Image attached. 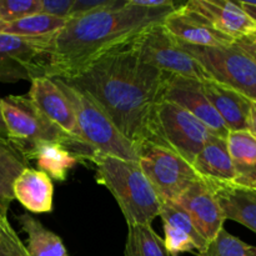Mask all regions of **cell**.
I'll return each instance as SVG.
<instances>
[{
	"label": "cell",
	"instance_id": "30bf717a",
	"mask_svg": "<svg viewBox=\"0 0 256 256\" xmlns=\"http://www.w3.org/2000/svg\"><path fill=\"white\" fill-rule=\"evenodd\" d=\"M46 38H25L0 32V82L44 76Z\"/></svg>",
	"mask_w": 256,
	"mask_h": 256
},
{
	"label": "cell",
	"instance_id": "e0dca14e",
	"mask_svg": "<svg viewBox=\"0 0 256 256\" xmlns=\"http://www.w3.org/2000/svg\"><path fill=\"white\" fill-rule=\"evenodd\" d=\"M202 85L208 100L229 132H248L252 102L214 80L202 82Z\"/></svg>",
	"mask_w": 256,
	"mask_h": 256
},
{
	"label": "cell",
	"instance_id": "f546056e",
	"mask_svg": "<svg viewBox=\"0 0 256 256\" xmlns=\"http://www.w3.org/2000/svg\"><path fill=\"white\" fill-rule=\"evenodd\" d=\"M126 4L128 0H74L69 19H75V18L104 12V10L119 9Z\"/></svg>",
	"mask_w": 256,
	"mask_h": 256
},
{
	"label": "cell",
	"instance_id": "4fadbf2b",
	"mask_svg": "<svg viewBox=\"0 0 256 256\" xmlns=\"http://www.w3.org/2000/svg\"><path fill=\"white\" fill-rule=\"evenodd\" d=\"M175 202L189 215L208 244L224 228L225 216L222 208L212 188L202 179L195 182Z\"/></svg>",
	"mask_w": 256,
	"mask_h": 256
},
{
	"label": "cell",
	"instance_id": "ba28073f",
	"mask_svg": "<svg viewBox=\"0 0 256 256\" xmlns=\"http://www.w3.org/2000/svg\"><path fill=\"white\" fill-rule=\"evenodd\" d=\"M132 46L142 62L168 74L200 82L212 80L204 68L165 30L162 22L138 35L132 42Z\"/></svg>",
	"mask_w": 256,
	"mask_h": 256
},
{
	"label": "cell",
	"instance_id": "9c48e42d",
	"mask_svg": "<svg viewBox=\"0 0 256 256\" xmlns=\"http://www.w3.org/2000/svg\"><path fill=\"white\" fill-rule=\"evenodd\" d=\"M138 152V162L162 202H175L199 180L192 164L165 148L145 142Z\"/></svg>",
	"mask_w": 256,
	"mask_h": 256
},
{
	"label": "cell",
	"instance_id": "cb8c5ba5",
	"mask_svg": "<svg viewBox=\"0 0 256 256\" xmlns=\"http://www.w3.org/2000/svg\"><path fill=\"white\" fill-rule=\"evenodd\" d=\"M66 22V19H60L52 15L38 12V14L29 15L16 22L0 25V32L25 38L49 36L62 29Z\"/></svg>",
	"mask_w": 256,
	"mask_h": 256
},
{
	"label": "cell",
	"instance_id": "ab89813d",
	"mask_svg": "<svg viewBox=\"0 0 256 256\" xmlns=\"http://www.w3.org/2000/svg\"><path fill=\"white\" fill-rule=\"evenodd\" d=\"M255 138H256V136H255Z\"/></svg>",
	"mask_w": 256,
	"mask_h": 256
},
{
	"label": "cell",
	"instance_id": "5b68a950",
	"mask_svg": "<svg viewBox=\"0 0 256 256\" xmlns=\"http://www.w3.org/2000/svg\"><path fill=\"white\" fill-rule=\"evenodd\" d=\"M212 136L214 135L186 110L160 100L150 115L145 142L165 148L192 164Z\"/></svg>",
	"mask_w": 256,
	"mask_h": 256
},
{
	"label": "cell",
	"instance_id": "4dcf8cb0",
	"mask_svg": "<svg viewBox=\"0 0 256 256\" xmlns=\"http://www.w3.org/2000/svg\"><path fill=\"white\" fill-rule=\"evenodd\" d=\"M0 239L9 256H29L26 246L18 236L16 232L9 222L6 215L2 212H0Z\"/></svg>",
	"mask_w": 256,
	"mask_h": 256
},
{
	"label": "cell",
	"instance_id": "8992f818",
	"mask_svg": "<svg viewBox=\"0 0 256 256\" xmlns=\"http://www.w3.org/2000/svg\"><path fill=\"white\" fill-rule=\"evenodd\" d=\"M70 102L82 140L95 152L129 162H139L136 146L118 130L104 110L88 95L74 89L59 78H52Z\"/></svg>",
	"mask_w": 256,
	"mask_h": 256
},
{
	"label": "cell",
	"instance_id": "44dd1931",
	"mask_svg": "<svg viewBox=\"0 0 256 256\" xmlns=\"http://www.w3.org/2000/svg\"><path fill=\"white\" fill-rule=\"evenodd\" d=\"M16 220L28 236L29 256H69L60 236L46 229L39 220L28 212L19 215Z\"/></svg>",
	"mask_w": 256,
	"mask_h": 256
},
{
	"label": "cell",
	"instance_id": "f35d334b",
	"mask_svg": "<svg viewBox=\"0 0 256 256\" xmlns=\"http://www.w3.org/2000/svg\"><path fill=\"white\" fill-rule=\"evenodd\" d=\"M255 2V4H256V2Z\"/></svg>",
	"mask_w": 256,
	"mask_h": 256
},
{
	"label": "cell",
	"instance_id": "6da1fadb",
	"mask_svg": "<svg viewBox=\"0 0 256 256\" xmlns=\"http://www.w3.org/2000/svg\"><path fill=\"white\" fill-rule=\"evenodd\" d=\"M172 75L140 59L132 42L62 79L92 98L120 132L139 149L148 139V124Z\"/></svg>",
	"mask_w": 256,
	"mask_h": 256
},
{
	"label": "cell",
	"instance_id": "3957f363",
	"mask_svg": "<svg viewBox=\"0 0 256 256\" xmlns=\"http://www.w3.org/2000/svg\"><path fill=\"white\" fill-rule=\"evenodd\" d=\"M90 162L95 165V179L116 200L128 226L152 225L160 214L162 200L142 172L138 162L119 159L95 152Z\"/></svg>",
	"mask_w": 256,
	"mask_h": 256
},
{
	"label": "cell",
	"instance_id": "484cf974",
	"mask_svg": "<svg viewBox=\"0 0 256 256\" xmlns=\"http://www.w3.org/2000/svg\"><path fill=\"white\" fill-rule=\"evenodd\" d=\"M198 256H256V246L246 244L222 228Z\"/></svg>",
	"mask_w": 256,
	"mask_h": 256
},
{
	"label": "cell",
	"instance_id": "7c38bea8",
	"mask_svg": "<svg viewBox=\"0 0 256 256\" xmlns=\"http://www.w3.org/2000/svg\"><path fill=\"white\" fill-rule=\"evenodd\" d=\"M182 8L202 18L212 29L235 42L256 34V22L240 6L230 0H190Z\"/></svg>",
	"mask_w": 256,
	"mask_h": 256
},
{
	"label": "cell",
	"instance_id": "2e32d148",
	"mask_svg": "<svg viewBox=\"0 0 256 256\" xmlns=\"http://www.w3.org/2000/svg\"><path fill=\"white\" fill-rule=\"evenodd\" d=\"M199 179L210 186H234L235 172L226 140L212 136L192 164Z\"/></svg>",
	"mask_w": 256,
	"mask_h": 256
},
{
	"label": "cell",
	"instance_id": "5bb4252c",
	"mask_svg": "<svg viewBox=\"0 0 256 256\" xmlns=\"http://www.w3.org/2000/svg\"><path fill=\"white\" fill-rule=\"evenodd\" d=\"M28 98L50 122L66 134L84 142L72 105L52 78L39 76L32 79Z\"/></svg>",
	"mask_w": 256,
	"mask_h": 256
},
{
	"label": "cell",
	"instance_id": "277c9868",
	"mask_svg": "<svg viewBox=\"0 0 256 256\" xmlns=\"http://www.w3.org/2000/svg\"><path fill=\"white\" fill-rule=\"evenodd\" d=\"M2 112L12 146L28 162L30 152L42 144H59L79 160L92 159L95 150L86 142L66 134L50 122L28 98L8 95L2 99Z\"/></svg>",
	"mask_w": 256,
	"mask_h": 256
},
{
	"label": "cell",
	"instance_id": "74e56055",
	"mask_svg": "<svg viewBox=\"0 0 256 256\" xmlns=\"http://www.w3.org/2000/svg\"><path fill=\"white\" fill-rule=\"evenodd\" d=\"M0 256H9L8 255L6 250H5V246H4V244H2V239H0Z\"/></svg>",
	"mask_w": 256,
	"mask_h": 256
},
{
	"label": "cell",
	"instance_id": "d6a6232c",
	"mask_svg": "<svg viewBox=\"0 0 256 256\" xmlns=\"http://www.w3.org/2000/svg\"><path fill=\"white\" fill-rule=\"evenodd\" d=\"M130 4L136 6L148 8V9H164V8H178L179 5L175 4L172 0H129Z\"/></svg>",
	"mask_w": 256,
	"mask_h": 256
},
{
	"label": "cell",
	"instance_id": "ac0fdd59",
	"mask_svg": "<svg viewBox=\"0 0 256 256\" xmlns=\"http://www.w3.org/2000/svg\"><path fill=\"white\" fill-rule=\"evenodd\" d=\"M12 194L28 212L44 214L52 210V182L40 170L25 168L12 184Z\"/></svg>",
	"mask_w": 256,
	"mask_h": 256
},
{
	"label": "cell",
	"instance_id": "7402d4cb",
	"mask_svg": "<svg viewBox=\"0 0 256 256\" xmlns=\"http://www.w3.org/2000/svg\"><path fill=\"white\" fill-rule=\"evenodd\" d=\"M28 160H35L40 172L58 182H64L69 170L80 162L74 154L59 144L38 145L30 152Z\"/></svg>",
	"mask_w": 256,
	"mask_h": 256
},
{
	"label": "cell",
	"instance_id": "4316f807",
	"mask_svg": "<svg viewBox=\"0 0 256 256\" xmlns=\"http://www.w3.org/2000/svg\"><path fill=\"white\" fill-rule=\"evenodd\" d=\"M159 216L162 218V222H168L174 226L179 228V229L184 230L185 232L190 235L192 242H195L198 252H202L206 248L208 242L202 239V235L198 232L196 228L192 224V219L189 215L174 202H162V208H160Z\"/></svg>",
	"mask_w": 256,
	"mask_h": 256
},
{
	"label": "cell",
	"instance_id": "7a4b0ae2",
	"mask_svg": "<svg viewBox=\"0 0 256 256\" xmlns=\"http://www.w3.org/2000/svg\"><path fill=\"white\" fill-rule=\"evenodd\" d=\"M178 8L148 9L128 0L119 9L69 19L62 29L46 38L44 76H74L99 58L129 45L148 28L164 22Z\"/></svg>",
	"mask_w": 256,
	"mask_h": 256
},
{
	"label": "cell",
	"instance_id": "836d02e7",
	"mask_svg": "<svg viewBox=\"0 0 256 256\" xmlns=\"http://www.w3.org/2000/svg\"><path fill=\"white\" fill-rule=\"evenodd\" d=\"M234 44L236 45V46H239L242 52H246V54L256 62V34L235 40Z\"/></svg>",
	"mask_w": 256,
	"mask_h": 256
},
{
	"label": "cell",
	"instance_id": "1f68e13d",
	"mask_svg": "<svg viewBox=\"0 0 256 256\" xmlns=\"http://www.w3.org/2000/svg\"><path fill=\"white\" fill-rule=\"evenodd\" d=\"M72 5L74 0H40V12L68 20Z\"/></svg>",
	"mask_w": 256,
	"mask_h": 256
},
{
	"label": "cell",
	"instance_id": "d4e9b609",
	"mask_svg": "<svg viewBox=\"0 0 256 256\" xmlns=\"http://www.w3.org/2000/svg\"><path fill=\"white\" fill-rule=\"evenodd\" d=\"M125 256H170L164 240L154 232L152 225H129Z\"/></svg>",
	"mask_w": 256,
	"mask_h": 256
},
{
	"label": "cell",
	"instance_id": "8d00e7d4",
	"mask_svg": "<svg viewBox=\"0 0 256 256\" xmlns=\"http://www.w3.org/2000/svg\"><path fill=\"white\" fill-rule=\"evenodd\" d=\"M0 139L9 142L6 125H5L4 118H2V99H0Z\"/></svg>",
	"mask_w": 256,
	"mask_h": 256
},
{
	"label": "cell",
	"instance_id": "e575fe53",
	"mask_svg": "<svg viewBox=\"0 0 256 256\" xmlns=\"http://www.w3.org/2000/svg\"><path fill=\"white\" fill-rule=\"evenodd\" d=\"M240 6L244 9V12L252 18V20L256 22V4L254 2H239Z\"/></svg>",
	"mask_w": 256,
	"mask_h": 256
},
{
	"label": "cell",
	"instance_id": "603a6c76",
	"mask_svg": "<svg viewBox=\"0 0 256 256\" xmlns=\"http://www.w3.org/2000/svg\"><path fill=\"white\" fill-rule=\"evenodd\" d=\"M28 168V162L12 146L9 142L0 139V212L8 214L14 202L12 184L20 172Z\"/></svg>",
	"mask_w": 256,
	"mask_h": 256
},
{
	"label": "cell",
	"instance_id": "9a60e30c",
	"mask_svg": "<svg viewBox=\"0 0 256 256\" xmlns=\"http://www.w3.org/2000/svg\"><path fill=\"white\" fill-rule=\"evenodd\" d=\"M162 24L176 42L188 45L212 48L234 44V40L212 29L202 18L184 9L182 4L170 12Z\"/></svg>",
	"mask_w": 256,
	"mask_h": 256
},
{
	"label": "cell",
	"instance_id": "52a82bcc",
	"mask_svg": "<svg viewBox=\"0 0 256 256\" xmlns=\"http://www.w3.org/2000/svg\"><path fill=\"white\" fill-rule=\"evenodd\" d=\"M179 44L204 68L214 82L256 102V62L239 46L235 44L212 48Z\"/></svg>",
	"mask_w": 256,
	"mask_h": 256
},
{
	"label": "cell",
	"instance_id": "d6986e66",
	"mask_svg": "<svg viewBox=\"0 0 256 256\" xmlns=\"http://www.w3.org/2000/svg\"><path fill=\"white\" fill-rule=\"evenodd\" d=\"M226 145L235 172L234 186L256 192V138L249 132H230Z\"/></svg>",
	"mask_w": 256,
	"mask_h": 256
},
{
	"label": "cell",
	"instance_id": "8fae6325",
	"mask_svg": "<svg viewBox=\"0 0 256 256\" xmlns=\"http://www.w3.org/2000/svg\"><path fill=\"white\" fill-rule=\"evenodd\" d=\"M162 100H166L186 110L214 136L228 139L229 129L208 100L200 82L172 75L162 92Z\"/></svg>",
	"mask_w": 256,
	"mask_h": 256
},
{
	"label": "cell",
	"instance_id": "f1b7e54d",
	"mask_svg": "<svg viewBox=\"0 0 256 256\" xmlns=\"http://www.w3.org/2000/svg\"><path fill=\"white\" fill-rule=\"evenodd\" d=\"M164 228V244L170 256H179L184 252H194L195 242L188 232L168 222H162Z\"/></svg>",
	"mask_w": 256,
	"mask_h": 256
},
{
	"label": "cell",
	"instance_id": "83f0119b",
	"mask_svg": "<svg viewBox=\"0 0 256 256\" xmlns=\"http://www.w3.org/2000/svg\"><path fill=\"white\" fill-rule=\"evenodd\" d=\"M40 12V0H0V25Z\"/></svg>",
	"mask_w": 256,
	"mask_h": 256
},
{
	"label": "cell",
	"instance_id": "d590c367",
	"mask_svg": "<svg viewBox=\"0 0 256 256\" xmlns=\"http://www.w3.org/2000/svg\"><path fill=\"white\" fill-rule=\"evenodd\" d=\"M248 132H252L254 136H256V102H252V109H250V116H249V128Z\"/></svg>",
	"mask_w": 256,
	"mask_h": 256
},
{
	"label": "cell",
	"instance_id": "ffe728a7",
	"mask_svg": "<svg viewBox=\"0 0 256 256\" xmlns=\"http://www.w3.org/2000/svg\"><path fill=\"white\" fill-rule=\"evenodd\" d=\"M210 188L222 208L225 220L239 222L256 232V192L225 185Z\"/></svg>",
	"mask_w": 256,
	"mask_h": 256
}]
</instances>
